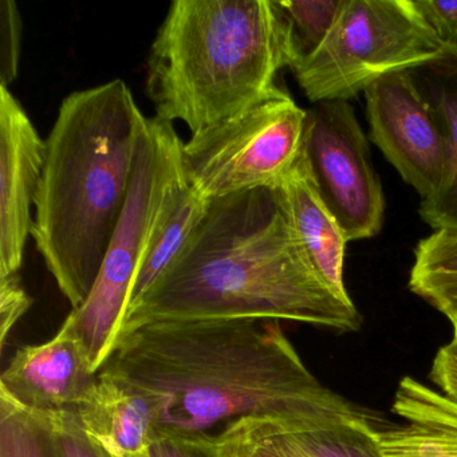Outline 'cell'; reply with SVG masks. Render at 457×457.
<instances>
[{"instance_id": "cell-1", "label": "cell", "mask_w": 457, "mask_h": 457, "mask_svg": "<svg viewBox=\"0 0 457 457\" xmlns=\"http://www.w3.org/2000/svg\"><path fill=\"white\" fill-rule=\"evenodd\" d=\"M98 376L149 395L157 435H207L243 417H267L290 432L371 421L307 369L279 320L144 326L119 339Z\"/></svg>"}, {"instance_id": "cell-2", "label": "cell", "mask_w": 457, "mask_h": 457, "mask_svg": "<svg viewBox=\"0 0 457 457\" xmlns=\"http://www.w3.org/2000/svg\"><path fill=\"white\" fill-rule=\"evenodd\" d=\"M234 320L361 328L354 303L318 277L278 189L211 200L175 261L128 309L119 339L154 323Z\"/></svg>"}, {"instance_id": "cell-3", "label": "cell", "mask_w": 457, "mask_h": 457, "mask_svg": "<svg viewBox=\"0 0 457 457\" xmlns=\"http://www.w3.org/2000/svg\"><path fill=\"white\" fill-rule=\"evenodd\" d=\"M146 121L129 87L112 79L63 98L47 136L31 237L73 310L121 220Z\"/></svg>"}, {"instance_id": "cell-4", "label": "cell", "mask_w": 457, "mask_h": 457, "mask_svg": "<svg viewBox=\"0 0 457 457\" xmlns=\"http://www.w3.org/2000/svg\"><path fill=\"white\" fill-rule=\"evenodd\" d=\"M283 68L272 0H175L149 52L146 95L154 119L197 135L270 95Z\"/></svg>"}, {"instance_id": "cell-5", "label": "cell", "mask_w": 457, "mask_h": 457, "mask_svg": "<svg viewBox=\"0 0 457 457\" xmlns=\"http://www.w3.org/2000/svg\"><path fill=\"white\" fill-rule=\"evenodd\" d=\"M181 148L173 124L148 119L121 220L87 299L65 320L97 373L116 350L146 253L187 186Z\"/></svg>"}, {"instance_id": "cell-6", "label": "cell", "mask_w": 457, "mask_h": 457, "mask_svg": "<svg viewBox=\"0 0 457 457\" xmlns=\"http://www.w3.org/2000/svg\"><path fill=\"white\" fill-rule=\"evenodd\" d=\"M454 62L414 0H344L328 38L291 71L310 103L349 101L382 77Z\"/></svg>"}, {"instance_id": "cell-7", "label": "cell", "mask_w": 457, "mask_h": 457, "mask_svg": "<svg viewBox=\"0 0 457 457\" xmlns=\"http://www.w3.org/2000/svg\"><path fill=\"white\" fill-rule=\"evenodd\" d=\"M307 111L275 87L229 121L183 143L187 183L204 199L278 189L304 146Z\"/></svg>"}, {"instance_id": "cell-8", "label": "cell", "mask_w": 457, "mask_h": 457, "mask_svg": "<svg viewBox=\"0 0 457 457\" xmlns=\"http://www.w3.org/2000/svg\"><path fill=\"white\" fill-rule=\"evenodd\" d=\"M304 152L347 242L377 237L384 226V189L349 101H325L307 111Z\"/></svg>"}, {"instance_id": "cell-9", "label": "cell", "mask_w": 457, "mask_h": 457, "mask_svg": "<svg viewBox=\"0 0 457 457\" xmlns=\"http://www.w3.org/2000/svg\"><path fill=\"white\" fill-rule=\"evenodd\" d=\"M363 95L369 140L421 200L435 196L445 176L448 145L432 104L413 73L382 77Z\"/></svg>"}, {"instance_id": "cell-10", "label": "cell", "mask_w": 457, "mask_h": 457, "mask_svg": "<svg viewBox=\"0 0 457 457\" xmlns=\"http://www.w3.org/2000/svg\"><path fill=\"white\" fill-rule=\"evenodd\" d=\"M46 154L20 101L0 87V278L20 274Z\"/></svg>"}, {"instance_id": "cell-11", "label": "cell", "mask_w": 457, "mask_h": 457, "mask_svg": "<svg viewBox=\"0 0 457 457\" xmlns=\"http://www.w3.org/2000/svg\"><path fill=\"white\" fill-rule=\"evenodd\" d=\"M98 381L84 345L63 322L50 341L15 352L0 377V395L37 413L79 416Z\"/></svg>"}, {"instance_id": "cell-12", "label": "cell", "mask_w": 457, "mask_h": 457, "mask_svg": "<svg viewBox=\"0 0 457 457\" xmlns=\"http://www.w3.org/2000/svg\"><path fill=\"white\" fill-rule=\"evenodd\" d=\"M278 191L318 277L334 295L353 303L344 280L345 253L349 242L320 196L304 146L295 167Z\"/></svg>"}, {"instance_id": "cell-13", "label": "cell", "mask_w": 457, "mask_h": 457, "mask_svg": "<svg viewBox=\"0 0 457 457\" xmlns=\"http://www.w3.org/2000/svg\"><path fill=\"white\" fill-rule=\"evenodd\" d=\"M393 411L400 427L374 429L384 457H457V403L411 377L398 384Z\"/></svg>"}, {"instance_id": "cell-14", "label": "cell", "mask_w": 457, "mask_h": 457, "mask_svg": "<svg viewBox=\"0 0 457 457\" xmlns=\"http://www.w3.org/2000/svg\"><path fill=\"white\" fill-rule=\"evenodd\" d=\"M98 378L79 413L82 427L116 457H149L157 437L156 403L129 385Z\"/></svg>"}, {"instance_id": "cell-15", "label": "cell", "mask_w": 457, "mask_h": 457, "mask_svg": "<svg viewBox=\"0 0 457 457\" xmlns=\"http://www.w3.org/2000/svg\"><path fill=\"white\" fill-rule=\"evenodd\" d=\"M428 100L432 104L448 145L445 176L435 196L421 200L419 213L435 229L457 234V63L429 68Z\"/></svg>"}, {"instance_id": "cell-16", "label": "cell", "mask_w": 457, "mask_h": 457, "mask_svg": "<svg viewBox=\"0 0 457 457\" xmlns=\"http://www.w3.org/2000/svg\"><path fill=\"white\" fill-rule=\"evenodd\" d=\"M409 287L445 315H457V234L433 231L417 243Z\"/></svg>"}, {"instance_id": "cell-17", "label": "cell", "mask_w": 457, "mask_h": 457, "mask_svg": "<svg viewBox=\"0 0 457 457\" xmlns=\"http://www.w3.org/2000/svg\"><path fill=\"white\" fill-rule=\"evenodd\" d=\"M210 203L211 200L204 199L187 183L179 195L164 226L154 239L151 250L146 253L145 262L138 272L135 287H133L129 307L143 298L144 294L175 261L197 224L204 218Z\"/></svg>"}, {"instance_id": "cell-18", "label": "cell", "mask_w": 457, "mask_h": 457, "mask_svg": "<svg viewBox=\"0 0 457 457\" xmlns=\"http://www.w3.org/2000/svg\"><path fill=\"white\" fill-rule=\"evenodd\" d=\"M282 25L291 71L317 53L333 29L344 0H272Z\"/></svg>"}, {"instance_id": "cell-19", "label": "cell", "mask_w": 457, "mask_h": 457, "mask_svg": "<svg viewBox=\"0 0 457 457\" xmlns=\"http://www.w3.org/2000/svg\"><path fill=\"white\" fill-rule=\"evenodd\" d=\"M286 429L267 417H243L208 438L218 457H312Z\"/></svg>"}, {"instance_id": "cell-20", "label": "cell", "mask_w": 457, "mask_h": 457, "mask_svg": "<svg viewBox=\"0 0 457 457\" xmlns=\"http://www.w3.org/2000/svg\"><path fill=\"white\" fill-rule=\"evenodd\" d=\"M0 457H57L53 417L0 395Z\"/></svg>"}, {"instance_id": "cell-21", "label": "cell", "mask_w": 457, "mask_h": 457, "mask_svg": "<svg viewBox=\"0 0 457 457\" xmlns=\"http://www.w3.org/2000/svg\"><path fill=\"white\" fill-rule=\"evenodd\" d=\"M287 432L312 457H384L374 440L371 421Z\"/></svg>"}, {"instance_id": "cell-22", "label": "cell", "mask_w": 457, "mask_h": 457, "mask_svg": "<svg viewBox=\"0 0 457 457\" xmlns=\"http://www.w3.org/2000/svg\"><path fill=\"white\" fill-rule=\"evenodd\" d=\"M22 17L12 0L0 2V87H9L20 71Z\"/></svg>"}, {"instance_id": "cell-23", "label": "cell", "mask_w": 457, "mask_h": 457, "mask_svg": "<svg viewBox=\"0 0 457 457\" xmlns=\"http://www.w3.org/2000/svg\"><path fill=\"white\" fill-rule=\"evenodd\" d=\"M52 417L57 457H116L87 433L76 414Z\"/></svg>"}, {"instance_id": "cell-24", "label": "cell", "mask_w": 457, "mask_h": 457, "mask_svg": "<svg viewBox=\"0 0 457 457\" xmlns=\"http://www.w3.org/2000/svg\"><path fill=\"white\" fill-rule=\"evenodd\" d=\"M414 4L422 20L457 63V2L414 0Z\"/></svg>"}, {"instance_id": "cell-25", "label": "cell", "mask_w": 457, "mask_h": 457, "mask_svg": "<svg viewBox=\"0 0 457 457\" xmlns=\"http://www.w3.org/2000/svg\"><path fill=\"white\" fill-rule=\"evenodd\" d=\"M33 299L26 293L20 274L0 278V347L4 349L7 337L18 320L30 309Z\"/></svg>"}, {"instance_id": "cell-26", "label": "cell", "mask_w": 457, "mask_h": 457, "mask_svg": "<svg viewBox=\"0 0 457 457\" xmlns=\"http://www.w3.org/2000/svg\"><path fill=\"white\" fill-rule=\"evenodd\" d=\"M149 457H218L207 435H157Z\"/></svg>"}, {"instance_id": "cell-27", "label": "cell", "mask_w": 457, "mask_h": 457, "mask_svg": "<svg viewBox=\"0 0 457 457\" xmlns=\"http://www.w3.org/2000/svg\"><path fill=\"white\" fill-rule=\"evenodd\" d=\"M429 378L443 395L457 403V341L452 339L436 353Z\"/></svg>"}, {"instance_id": "cell-28", "label": "cell", "mask_w": 457, "mask_h": 457, "mask_svg": "<svg viewBox=\"0 0 457 457\" xmlns=\"http://www.w3.org/2000/svg\"><path fill=\"white\" fill-rule=\"evenodd\" d=\"M449 320H451L452 326H453V339L457 341V315L449 318Z\"/></svg>"}]
</instances>
